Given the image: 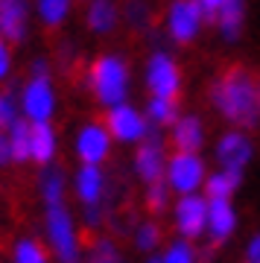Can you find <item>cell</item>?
<instances>
[{"instance_id":"ac0fdd59","label":"cell","mask_w":260,"mask_h":263,"mask_svg":"<svg viewBox=\"0 0 260 263\" xmlns=\"http://www.w3.org/2000/svg\"><path fill=\"white\" fill-rule=\"evenodd\" d=\"M173 141H176L178 152H196V149H199V146H202V123H199V117L176 120Z\"/></svg>"},{"instance_id":"4316f807","label":"cell","mask_w":260,"mask_h":263,"mask_svg":"<svg viewBox=\"0 0 260 263\" xmlns=\"http://www.w3.org/2000/svg\"><path fill=\"white\" fill-rule=\"evenodd\" d=\"M15 260L18 263H47V257L32 240H21L18 249H15Z\"/></svg>"},{"instance_id":"2e32d148","label":"cell","mask_w":260,"mask_h":263,"mask_svg":"<svg viewBox=\"0 0 260 263\" xmlns=\"http://www.w3.org/2000/svg\"><path fill=\"white\" fill-rule=\"evenodd\" d=\"M208 226L216 243H222L225 237L234 231V211L228 205V199H211L208 205Z\"/></svg>"},{"instance_id":"484cf974","label":"cell","mask_w":260,"mask_h":263,"mask_svg":"<svg viewBox=\"0 0 260 263\" xmlns=\"http://www.w3.org/2000/svg\"><path fill=\"white\" fill-rule=\"evenodd\" d=\"M126 21L135 29H146L149 27V6L143 0H129L126 3Z\"/></svg>"},{"instance_id":"1f68e13d","label":"cell","mask_w":260,"mask_h":263,"mask_svg":"<svg viewBox=\"0 0 260 263\" xmlns=\"http://www.w3.org/2000/svg\"><path fill=\"white\" fill-rule=\"evenodd\" d=\"M199 3H202V12L208 15V21L214 24V15H216V9H219L222 3H228V0H199Z\"/></svg>"},{"instance_id":"e0dca14e","label":"cell","mask_w":260,"mask_h":263,"mask_svg":"<svg viewBox=\"0 0 260 263\" xmlns=\"http://www.w3.org/2000/svg\"><path fill=\"white\" fill-rule=\"evenodd\" d=\"M102 187H105V181H102V173L97 170V164H85L76 176V190H79L85 205H97L102 199Z\"/></svg>"},{"instance_id":"7402d4cb","label":"cell","mask_w":260,"mask_h":263,"mask_svg":"<svg viewBox=\"0 0 260 263\" xmlns=\"http://www.w3.org/2000/svg\"><path fill=\"white\" fill-rule=\"evenodd\" d=\"M149 120H152V126H170V123L178 120L176 114V103L173 100H167V97H155L152 103H149Z\"/></svg>"},{"instance_id":"ffe728a7","label":"cell","mask_w":260,"mask_h":263,"mask_svg":"<svg viewBox=\"0 0 260 263\" xmlns=\"http://www.w3.org/2000/svg\"><path fill=\"white\" fill-rule=\"evenodd\" d=\"M240 170H225V173H216L208 179V199H228L231 190L240 184Z\"/></svg>"},{"instance_id":"9a60e30c","label":"cell","mask_w":260,"mask_h":263,"mask_svg":"<svg viewBox=\"0 0 260 263\" xmlns=\"http://www.w3.org/2000/svg\"><path fill=\"white\" fill-rule=\"evenodd\" d=\"M56 152V135L47 126V120H38L29 126V158H35L38 164H47Z\"/></svg>"},{"instance_id":"d6986e66","label":"cell","mask_w":260,"mask_h":263,"mask_svg":"<svg viewBox=\"0 0 260 263\" xmlns=\"http://www.w3.org/2000/svg\"><path fill=\"white\" fill-rule=\"evenodd\" d=\"M117 24V9L112 0H91L88 6V27L94 32H108Z\"/></svg>"},{"instance_id":"cb8c5ba5","label":"cell","mask_w":260,"mask_h":263,"mask_svg":"<svg viewBox=\"0 0 260 263\" xmlns=\"http://www.w3.org/2000/svg\"><path fill=\"white\" fill-rule=\"evenodd\" d=\"M62 187H65L62 173L59 170H44V176H41V193H44L47 205H59L62 202Z\"/></svg>"},{"instance_id":"9c48e42d","label":"cell","mask_w":260,"mask_h":263,"mask_svg":"<svg viewBox=\"0 0 260 263\" xmlns=\"http://www.w3.org/2000/svg\"><path fill=\"white\" fill-rule=\"evenodd\" d=\"M176 222H178V231L184 237H199L205 231V222H208V202L199 196H181L176 208Z\"/></svg>"},{"instance_id":"5bb4252c","label":"cell","mask_w":260,"mask_h":263,"mask_svg":"<svg viewBox=\"0 0 260 263\" xmlns=\"http://www.w3.org/2000/svg\"><path fill=\"white\" fill-rule=\"evenodd\" d=\"M243 15H246V6H243V0H228L222 3L214 15V24L219 27L225 41H237L243 32Z\"/></svg>"},{"instance_id":"8d00e7d4","label":"cell","mask_w":260,"mask_h":263,"mask_svg":"<svg viewBox=\"0 0 260 263\" xmlns=\"http://www.w3.org/2000/svg\"><path fill=\"white\" fill-rule=\"evenodd\" d=\"M254 97H257V114H260V85L254 88Z\"/></svg>"},{"instance_id":"7c38bea8","label":"cell","mask_w":260,"mask_h":263,"mask_svg":"<svg viewBox=\"0 0 260 263\" xmlns=\"http://www.w3.org/2000/svg\"><path fill=\"white\" fill-rule=\"evenodd\" d=\"M0 29L15 44L27 38V3L24 0H0Z\"/></svg>"},{"instance_id":"44dd1931","label":"cell","mask_w":260,"mask_h":263,"mask_svg":"<svg viewBox=\"0 0 260 263\" xmlns=\"http://www.w3.org/2000/svg\"><path fill=\"white\" fill-rule=\"evenodd\" d=\"M9 143H12V161H27L29 158V123L15 120L9 126Z\"/></svg>"},{"instance_id":"d590c367","label":"cell","mask_w":260,"mask_h":263,"mask_svg":"<svg viewBox=\"0 0 260 263\" xmlns=\"http://www.w3.org/2000/svg\"><path fill=\"white\" fill-rule=\"evenodd\" d=\"M32 76H47V62L44 59H35V62H32Z\"/></svg>"},{"instance_id":"836d02e7","label":"cell","mask_w":260,"mask_h":263,"mask_svg":"<svg viewBox=\"0 0 260 263\" xmlns=\"http://www.w3.org/2000/svg\"><path fill=\"white\" fill-rule=\"evenodd\" d=\"M6 73H9V53H6L3 44H0V79H3Z\"/></svg>"},{"instance_id":"e575fe53","label":"cell","mask_w":260,"mask_h":263,"mask_svg":"<svg viewBox=\"0 0 260 263\" xmlns=\"http://www.w3.org/2000/svg\"><path fill=\"white\" fill-rule=\"evenodd\" d=\"M249 260L251 263H260V237H254L249 246Z\"/></svg>"},{"instance_id":"d4e9b609","label":"cell","mask_w":260,"mask_h":263,"mask_svg":"<svg viewBox=\"0 0 260 263\" xmlns=\"http://www.w3.org/2000/svg\"><path fill=\"white\" fill-rule=\"evenodd\" d=\"M146 205L152 214H164L167 208V184L164 181H149V190H146Z\"/></svg>"},{"instance_id":"d6a6232c","label":"cell","mask_w":260,"mask_h":263,"mask_svg":"<svg viewBox=\"0 0 260 263\" xmlns=\"http://www.w3.org/2000/svg\"><path fill=\"white\" fill-rule=\"evenodd\" d=\"M9 161H12V143H9L6 135H0V167L9 164Z\"/></svg>"},{"instance_id":"6da1fadb","label":"cell","mask_w":260,"mask_h":263,"mask_svg":"<svg viewBox=\"0 0 260 263\" xmlns=\"http://www.w3.org/2000/svg\"><path fill=\"white\" fill-rule=\"evenodd\" d=\"M254 76L246 67H228L211 85V103L216 111L237 126L251 129L257 123V97H254Z\"/></svg>"},{"instance_id":"74e56055","label":"cell","mask_w":260,"mask_h":263,"mask_svg":"<svg viewBox=\"0 0 260 263\" xmlns=\"http://www.w3.org/2000/svg\"><path fill=\"white\" fill-rule=\"evenodd\" d=\"M149 263H164V260H158V257H152V260H149Z\"/></svg>"},{"instance_id":"f1b7e54d","label":"cell","mask_w":260,"mask_h":263,"mask_svg":"<svg viewBox=\"0 0 260 263\" xmlns=\"http://www.w3.org/2000/svg\"><path fill=\"white\" fill-rule=\"evenodd\" d=\"M15 120H18L15 97H12V91H6V94H0V129H9Z\"/></svg>"},{"instance_id":"277c9868","label":"cell","mask_w":260,"mask_h":263,"mask_svg":"<svg viewBox=\"0 0 260 263\" xmlns=\"http://www.w3.org/2000/svg\"><path fill=\"white\" fill-rule=\"evenodd\" d=\"M170 32L176 41H190L196 38L199 27L205 21V12H202V3L199 0H176L170 6Z\"/></svg>"},{"instance_id":"603a6c76","label":"cell","mask_w":260,"mask_h":263,"mask_svg":"<svg viewBox=\"0 0 260 263\" xmlns=\"http://www.w3.org/2000/svg\"><path fill=\"white\" fill-rule=\"evenodd\" d=\"M67 9H70L67 0H38V12L47 27H59L67 18Z\"/></svg>"},{"instance_id":"f546056e","label":"cell","mask_w":260,"mask_h":263,"mask_svg":"<svg viewBox=\"0 0 260 263\" xmlns=\"http://www.w3.org/2000/svg\"><path fill=\"white\" fill-rule=\"evenodd\" d=\"M164 263H193V249H190L187 243H176V246L167 252Z\"/></svg>"},{"instance_id":"4fadbf2b","label":"cell","mask_w":260,"mask_h":263,"mask_svg":"<svg viewBox=\"0 0 260 263\" xmlns=\"http://www.w3.org/2000/svg\"><path fill=\"white\" fill-rule=\"evenodd\" d=\"M76 149H79V158L85 164H100L108 155V135H105V129H100V126H85L79 132Z\"/></svg>"},{"instance_id":"30bf717a","label":"cell","mask_w":260,"mask_h":263,"mask_svg":"<svg viewBox=\"0 0 260 263\" xmlns=\"http://www.w3.org/2000/svg\"><path fill=\"white\" fill-rule=\"evenodd\" d=\"M146 126L149 123L135 108H129V105H123V103L112 105V111H108V129L120 141H138V138H143L146 135Z\"/></svg>"},{"instance_id":"8992f818","label":"cell","mask_w":260,"mask_h":263,"mask_svg":"<svg viewBox=\"0 0 260 263\" xmlns=\"http://www.w3.org/2000/svg\"><path fill=\"white\" fill-rule=\"evenodd\" d=\"M135 167H138V176L143 181H158L161 173H164V146H161L158 132L146 126V135H143V146L135 155Z\"/></svg>"},{"instance_id":"52a82bcc","label":"cell","mask_w":260,"mask_h":263,"mask_svg":"<svg viewBox=\"0 0 260 263\" xmlns=\"http://www.w3.org/2000/svg\"><path fill=\"white\" fill-rule=\"evenodd\" d=\"M202 176H205V167L193 152H178L176 158L170 161V184L178 193H193L202 184Z\"/></svg>"},{"instance_id":"5b68a950","label":"cell","mask_w":260,"mask_h":263,"mask_svg":"<svg viewBox=\"0 0 260 263\" xmlns=\"http://www.w3.org/2000/svg\"><path fill=\"white\" fill-rule=\"evenodd\" d=\"M146 85L152 88L155 97H173L178 94V67L176 62L167 56V53H155L149 59V67H146Z\"/></svg>"},{"instance_id":"3957f363","label":"cell","mask_w":260,"mask_h":263,"mask_svg":"<svg viewBox=\"0 0 260 263\" xmlns=\"http://www.w3.org/2000/svg\"><path fill=\"white\" fill-rule=\"evenodd\" d=\"M47 231H50V240H53V246L59 252V260L79 263V249H76L73 228H70V216L62 208V202L59 205H47Z\"/></svg>"},{"instance_id":"ba28073f","label":"cell","mask_w":260,"mask_h":263,"mask_svg":"<svg viewBox=\"0 0 260 263\" xmlns=\"http://www.w3.org/2000/svg\"><path fill=\"white\" fill-rule=\"evenodd\" d=\"M24 111L32 123L47 120L53 114V88L47 82V76H32V82L24 91Z\"/></svg>"},{"instance_id":"83f0119b","label":"cell","mask_w":260,"mask_h":263,"mask_svg":"<svg viewBox=\"0 0 260 263\" xmlns=\"http://www.w3.org/2000/svg\"><path fill=\"white\" fill-rule=\"evenodd\" d=\"M91 263H120V254L108 240H97L91 252Z\"/></svg>"},{"instance_id":"8fae6325","label":"cell","mask_w":260,"mask_h":263,"mask_svg":"<svg viewBox=\"0 0 260 263\" xmlns=\"http://www.w3.org/2000/svg\"><path fill=\"white\" fill-rule=\"evenodd\" d=\"M216 158H219V164H222L225 170H240L249 164L251 158V143L246 135H240V132H231V135H225L222 141H219V146H216Z\"/></svg>"},{"instance_id":"7a4b0ae2","label":"cell","mask_w":260,"mask_h":263,"mask_svg":"<svg viewBox=\"0 0 260 263\" xmlns=\"http://www.w3.org/2000/svg\"><path fill=\"white\" fill-rule=\"evenodd\" d=\"M91 85L105 105H120L129 88V67L120 56H102L91 67Z\"/></svg>"},{"instance_id":"4dcf8cb0","label":"cell","mask_w":260,"mask_h":263,"mask_svg":"<svg viewBox=\"0 0 260 263\" xmlns=\"http://www.w3.org/2000/svg\"><path fill=\"white\" fill-rule=\"evenodd\" d=\"M155 243H158V228L152 226V222H143L138 228V246L140 249H152Z\"/></svg>"}]
</instances>
